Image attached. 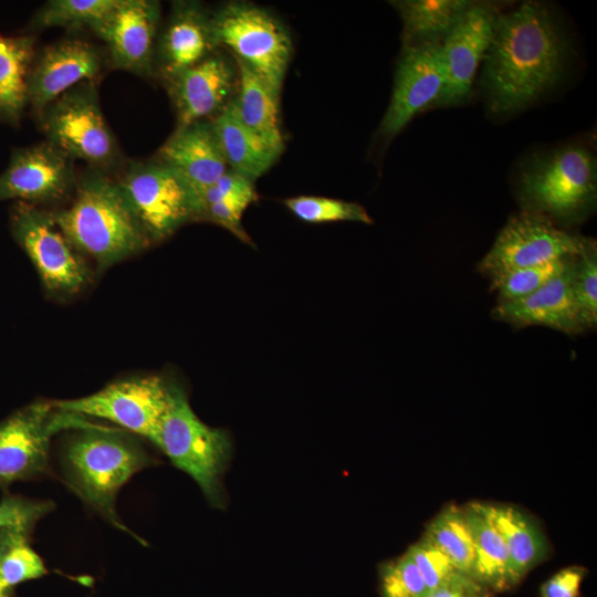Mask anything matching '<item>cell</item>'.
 Wrapping results in <instances>:
<instances>
[{
	"mask_svg": "<svg viewBox=\"0 0 597 597\" xmlns=\"http://www.w3.org/2000/svg\"><path fill=\"white\" fill-rule=\"evenodd\" d=\"M590 241L557 228L547 217L525 211L507 221L478 269L490 276L576 258Z\"/></svg>",
	"mask_w": 597,
	"mask_h": 597,
	"instance_id": "7c38bea8",
	"label": "cell"
},
{
	"mask_svg": "<svg viewBox=\"0 0 597 597\" xmlns=\"http://www.w3.org/2000/svg\"><path fill=\"white\" fill-rule=\"evenodd\" d=\"M498 14L492 4L473 2L441 40L444 85L434 105L454 106L469 98Z\"/></svg>",
	"mask_w": 597,
	"mask_h": 597,
	"instance_id": "e0dca14e",
	"label": "cell"
},
{
	"mask_svg": "<svg viewBox=\"0 0 597 597\" xmlns=\"http://www.w3.org/2000/svg\"><path fill=\"white\" fill-rule=\"evenodd\" d=\"M380 588L383 597H422L428 590L407 552L381 565Z\"/></svg>",
	"mask_w": 597,
	"mask_h": 597,
	"instance_id": "e575fe53",
	"label": "cell"
},
{
	"mask_svg": "<svg viewBox=\"0 0 597 597\" xmlns=\"http://www.w3.org/2000/svg\"><path fill=\"white\" fill-rule=\"evenodd\" d=\"M237 67L219 52L177 73L163 84L180 128L219 114L237 88Z\"/></svg>",
	"mask_w": 597,
	"mask_h": 597,
	"instance_id": "d6986e66",
	"label": "cell"
},
{
	"mask_svg": "<svg viewBox=\"0 0 597 597\" xmlns=\"http://www.w3.org/2000/svg\"><path fill=\"white\" fill-rule=\"evenodd\" d=\"M53 507L50 501L6 495L0 501V528L17 527L31 532L35 523Z\"/></svg>",
	"mask_w": 597,
	"mask_h": 597,
	"instance_id": "8d00e7d4",
	"label": "cell"
},
{
	"mask_svg": "<svg viewBox=\"0 0 597 597\" xmlns=\"http://www.w3.org/2000/svg\"><path fill=\"white\" fill-rule=\"evenodd\" d=\"M406 552L417 565L428 590L448 585L465 576L446 554L425 536Z\"/></svg>",
	"mask_w": 597,
	"mask_h": 597,
	"instance_id": "836d02e7",
	"label": "cell"
},
{
	"mask_svg": "<svg viewBox=\"0 0 597 597\" xmlns=\"http://www.w3.org/2000/svg\"><path fill=\"white\" fill-rule=\"evenodd\" d=\"M283 203L297 219L308 223L336 221L373 223L365 208L356 202L327 197L298 196L287 198Z\"/></svg>",
	"mask_w": 597,
	"mask_h": 597,
	"instance_id": "f546056e",
	"label": "cell"
},
{
	"mask_svg": "<svg viewBox=\"0 0 597 597\" xmlns=\"http://www.w3.org/2000/svg\"><path fill=\"white\" fill-rule=\"evenodd\" d=\"M574 259L491 274V289L499 292V303L525 297L562 273Z\"/></svg>",
	"mask_w": 597,
	"mask_h": 597,
	"instance_id": "4dcf8cb0",
	"label": "cell"
},
{
	"mask_svg": "<svg viewBox=\"0 0 597 597\" xmlns=\"http://www.w3.org/2000/svg\"><path fill=\"white\" fill-rule=\"evenodd\" d=\"M568 45L546 6L525 1L498 14L480 83L490 109L521 112L553 88L564 74Z\"/></svg>",
	"mask_w": 597,
	"mask_h": 597,
	"instance_id": "6da1fadb",
	"label": "cell"
},
{
	"mask_svg": "<svg viewBox=\"0 0 597 597\" xmlns=\"http://www.w3.org/2000/svg\"><path fill=\"white\" fill-rule=\"evenodd\" d=\"M219 46L249 65L280 97L292 56V40L269 11L249 2L232 1L212 12Z\"/></svg>",
	"mask_w": 597,
	"mask_h": 597,
	"instance_id": "ba28073f",
	"label": "cell"
},
{
	"mask_svg": "<svg viewBox=\"0 0 597 597\" xmlns=\"http://www.w3.org/2000/svg\"><path fill=\"white\" fill-rule=\"evenodd\" d=\"M10 229L48 293L67 297L85 286L90 279L88 268L51 212L17 201L10 210Z\"/></svg>",
	"mask_w": 597,
	"mask_h": 597,
	"instance_id": "9c48e42d",
	"label": "cell"
},
{
	"mask_svg": "<svg viewBox=\"0 0 597 597\" xmlns=\"http://www.w3.org/2000/svg\"><path fill=\"white\" fill-rule=\"evenodd\" d=\"M28 538V534L19 536L1 556L0 577L10 590L18 584L40 578L48 573L40 555L30 547Z\"/></svg>",
	"mask_w": 597,
	"mask_h": 597,
	"instance_id": "d6a6232c",
	"label": "cell"
},
{
	"mask_svg": "<svg viewBox=\"0 0 597 597\" xmlns=\"http://www.w3.org/2000/svg\"><path fill=\"white\" fill-rule=\"evenodd\" d=\"M151 442L197 482L211 505H224L221 479L232 453L230 436L202 422L176 385H169L168 406Z\"/></svg>",
	"mask_w": 597,
	"mask_h": 597,
	"instance_id": "277c9868",
	"label": "cell"
},
{
	"mask_svg": "<svg viewBox=\"0 0 597 597\" xmlns=\"http://www.w3.org/2000/svg\"><path fill=\"white\" fill-rule=\"evenodd\" d=\"M474 1L399 0L391 1L399 13L404 44L441 41Z\"/></svg>",
	"mask_w": 597,
	"mask_h": 597,
	"instance_id": "4316f807",
	"label": "cell"
},
{
	"mask_svg": "<svg viewBox=\"0 0 597 597\" xmlns=\"http://www.w3.org/2000/svg\"><path fill=\"white\" fill-rule=\"evenodd\" d=\"M119 0H49L33 14L29 32L49 28H64L69 31H90L118 3Z\"/></svg>",
	"mask_w": 597,
	"mask_h": 597,
	"instance_id": "f1b7e54d",
	"label": "cell"
},
{
	"mask_svg": "<svg viewBox=\"0 0 597 597\" xmlns=\"http://www.w3.org/2000/svg\"><path fill=\"white\" fill-rule=\"evenodd\" d=\"M256 199L258 195H241L202 205L198 220L223 227L245 244H252V240L244 230L241 219L247 208Z\"/></svg>",
	"mask_w": 597,
	"mask_h": 597,
	"instance_id": "d590c367",
	"label": "cell"
},
{
	"mask_svg": "<svg viewBox=\"0 0 597 597\" xmlns=\"http://www.w3.org/2000/svg\"><path fill=\"white\" fill-rule=\"evenodd\" d=\"M114 178L151 243L198 220L199 195L178 172L156 158L127 160Z\"/></svg>",
	"mask_w": 597,
	"mask_h": 597,
	"instance_id": "52a82bcc",
	"label": "cell"
},
{
	"mask_svg": "<svg viewBox=\"0 0 597 597\" xmlns=\"http://www.w3.org/2000/svg\"><path fill=\"white\" fill-rule=\"evenodd\" d=\"M483 504L509 551L515 586L548 557L549 543L536 520L523 510L504 503Z\"/></svg>",
	"mask_w": 597,
	"mask_h": 597,
	"instance_id": "7402d4cb",
	"label": "cell"
},
{
	"mask_svg": "<svg viewBox=\"0 0 597 597\" xmlns=\"http://www.w3.org/2000/svg\"><path fill=\"white\" fill-rule=\"evenodd\" d=\"M88 423L53 402L36 401L14 411L0 422V486L45 472L52 436Z\"/></svg>",
	"mask_w": 597,
	"mask_h": 597,
	"instance_id": "30bf717a",
	"label": "cell"
},
{
	"mask_svg": "<svg viewBox=\"0 0 597 597\" xmlns=\"http://www.w3.org/2000/svg\"><path fill=\"white\" fill-rule=\"evenodd\" d=\"M218 48L212 12L199 1H175L158 33L154 77L164 83L201 62Z\"/></svg>",
	"mask_w": 597,
	"mask_h": 597,
	"instance_id": "ac0fdd59",
	"label": "cell"
},
{
	"mask_svg": "<svg viewBox=\"0 0 597 597\" xmlns=\"http://www.w3.org/2000/svg\"><path fill=\"white\" fill-rule=\"evenodd\" d=\"M237 64V95L231 102L241 123L273 150L282 154L284 138L279 119L280 97L244 62Z\"/></svg>",
	"mask_w": 597,
	"mask_h": 597,
	"instance_id": "603a6c76",
	"label": "cell"
},
{
	"mask_svg": "<svg viewBox=\"0 0 597 597\" xmlns=\"http://www.w3.org/2000/svg\"><path fill=\"white\" fill-rule=\"evenodd\" d=\"M586 574L587 570L583 566L565 567L542 584L540 595L541 597H578Z\"/></svg>",
	"mask_w": 597,
	"mask_h": 597,
	"instance_id": "74e56055",
	"label": "cell"
},
{
	"mask_svg": "<svg viewBox=\"0 0 597 597\" xmlns=\"http://www.w3.org/2000/svg\"><path fill=\"white\" fill-rule=\"evenodd\" d=\"M462 509L473 540L474 579L492 593L511 589L514 583L509 551L483 502H469Z\"/></svg>",
	"mask_w": 597,
	"mask_h": 597,
	"instance_id": "d4e9b609",
	"label": "cell"
},
{
	"mask_svg": "<svg viewBox=\"0 0 597 597\" xmlns=\"http://www.w3.org/2000/svg\"><path fill=\"white\" fill-rule=\"evenodd\" d=\"M78 430L64 451L67 479L85 502L114 526L127 532L116 513V495L151 458L121 431L92 423Z\"/></svg>",
	"mask_w": 597,
	"mask_h": 597,
	"instance_id": "3957f363",
	"label": "cell"
},
{
	"mask_svg": "<svg viewBox=\"0 0 597 597\" xmlns=\"http://www.w3.org/2000/svg\"><path fill=\"white\" fill-rule=\"evenodd\" d=\"M169 400V385L158 376L114 381L76 399L59 400L57 409L100 418L151 441Z\"/></svg>",
	"mask_w": 597,
	"mask_h": 597,
	"instance_id": "8fae6325",
	"label": "cell"
},
{
	"mask_svg": "<svg viewBox=\"0 0 597 597\" xmlns=\"http://www.w3.org/2000/svg\"><path fill=\"white\" fill-rule=\"evenodd\" d=\"M154 158L178 172L199 197L229 169L209 119L176 128Z\"/></svg>",
	"mask_w": 597,
	"mask_h": 597,
	"instance_id": "44dd1931",
	"label": "cell"
},
{
	"mask_svg": "<svg viewBox=\"0 0 597 597\" xmlns=\"http://www.w3.org/2000/svg\"><path fill=\"white\" fill-rule=\"evenodd\" d=\"M423 536L463 574L474 578V552L462 506L448 504L426 526Z\"/></svg>",
	"mask_w": 597,
	"mask_h": 597,
	"instance_id": "83f0119b",
	"label": "cell"
},
{
	"mask_svg": "<svg viewBox=\"0 0 597 597\" xmlns=\"http://www.w3.org/2000/svg\"><path fill=\"white\" fill-rule=\"evenodd\" d=\"M30 534L29 531L17 527L0 528V559L7 547L14 542L19 536ZM0 597H11V590L8 589L0 577Z\"/></svg>",
	"mask_w": 597,
	"mask_h": 597,
	"instance_id": "ab89813d",
	"label": "cell"
},
{
	"mask_svg": "<svg viewBox=\"0 0 597 597\" xmlns=\"http://www.w3.org/2000/svg\"><path fill=\"white\" fill-rule=\"evenodd\" d=\"M519 191L527 212L562 221L582 219L596 201V158L582 146L544 154L520 172Z\"/></svg>",
	"mask_w": 597,
	"mask_h": 597,
	"instance_id": "8992f818",
	"label": "cell"
},
{
	"mask_svg": "<svg viewBox=\"0 0 597 597\" xmlns=\"http://www.w3.org/2000/svg\"><path fill=\"white\" fill-rule=\"evenodd\" d=\"M72 202L52 217L71 244L108 268L151 244L112 175L87 168Z\"/></svg>",
	"mask_w": 597,
	"mask_h": 597,
	"instance_id": "7a4b0ae2",
	"label": "cell"
},
{
	"mask_svg": "<svg viewBox=\"0 0 597 597\" xmlns=\"http://www.w3.org/2000/svg\"><path fill=\"white\" fill-rule=\"evenodd\" d=\"M492 591L470 576L427 590L422 597H491Z\"/></svg>",
	"mask_w": 597,
	"mask_h": 597,
	"instance_id": "f35d334b",
	"label": "cell"
},
{
	"mask_svg": "<svg viewBox=\"0 0 597 597\" xmlns=\"http://www.w3.org/2000/svg\"><path fill=\"white\" fill-rule=\"evenodd\" d=\"M441 41L404 44L395 72L392 94L380 123L390 139L421 111L431 107L444 85Z\"/></svg>",
	"mask_w": 597,
	"mask_h": 597,
	"instance_id": "2e32d148",
	"label": "cell"
},
{
	"mask_svg": "<svg viewBox=\"0 0 597 597\" xmlns=\"http://www.w3.org/2000/svg\"><path fill=\"white\" fill-rule=\"evenodd\" d=\"M108 66L105 50L93 42L67 36L36 51L28 76L29 105L35 116L63 93L82 82L100 83Z\"/></svg>",
	"mask_w": 597,
	"mask_h": 597,
	"instance_id": "5bb4252c",
	"label": "cell"
},
{
	"mask_svg": "<svg viewBox=\"0 0 597 597\" xmlns=\"http://www.w3.org/2000/svg\"><path fill=\"white\" fill-rule=\"evenodd\" d=\"M35 34H0V121L17 125L29 105L28 76L36 53Z\"/></svg>",
	"mask_w": 597,
	"mask_h": 597,
	"instance_id": "484cf974",
	"label": "cell"
},
{
	"mask_svg": "<svg viewBox=\"0 0 597 597\" xmlns=\"http://www.w3.org/2000/svg\"><path fill=\"white\" fill-rule=\"evenodd\" d=\"M36 119L46 142L71 159L85 161L88 168L117 174L127 161L103 115L94 82L73 86L50 103Z\"/></svg>",
	"mask_w": 597,
	"mask_h": 597,
	"instance_id": "5b68a950",
	"label": "cell"
},
{
	"mask_svg": "<svg viewBox=\"0 0 597 597\" xmlns=\"http://www.w3.org/2000/svg\"><path fill=\"white\" fill-rule=\"evenodd\" d=\"M574 260L562 273L530 295L498 303L492 315L516 327L542 325L566 334L583 332L585 328L580 322L572 289Z\"/></svg>",
	"mask_w": 597,
	"mask_h": 597,
	"instance_id": "ffe728a7",
	"label": "cell"
},
{
	"mask_svg": "<svg viewBox=\"0 0 597 597\" xmlns=\"http://www.w3.org/2000/svg\"><path fill=\"white\" fill-rule=\"evenodd\" d=\"M74 160L44 140L14 148L0 172V201L14 200L39 207L61 201L75 190Z\"/></svg>",
	"mask_w": 597,
	"mask_h": 597,
	"instance_id": "9a60e30c",
	"label": "cell"
},
{
	"mask_svg": "<svg viewBox=\"0 0 597 597\" xmlns=\"http://www.w3.org/2000/svg\"><path fill=\"white\" fill-rule=\"evenodd\" d=\"M160 20L159 1L119 0L91 31L104 43L111 69L150 78Z\"/></svg>",
	"mask_w": 597,
	"mask_h": 597,
	"instance_id": "4fadbf2b",
	"label": "cell"
},
{
	"mask_svg": "<svg viewBox=\"0 0 597 597\" xmlns=\"http://www.w3.org/2000/svg\"><path fill=\"white\" fill-rule=\"evenodd\" d=\"M209 121L228 168L253 182L280 157L279 153L241 123L231 101Z\"/></svg>",
	"mask_w": 597,
	"mask_h": 597,
	"instance_id": "cb8c5ba5",
	"label": "cell"
},
{
	"mask_svg": "<svg viewBox=\"0 0 597 597\" xmlns=\"http://www.w3.org/2000/svg\"><path fill=\"white\" fill-rule=\"evenodd\" d=\"M572 289L584 328L595 326L597 322V255L593 241L575 260Z\"/></svg>",
	"mask_w": 597,
	"mask_h": 597,
	"instance_id": "1f68e13d",
	"label": "cell"
}]
</instances>
